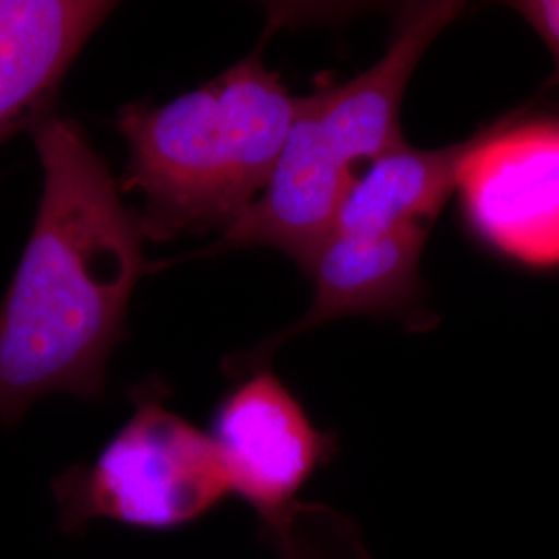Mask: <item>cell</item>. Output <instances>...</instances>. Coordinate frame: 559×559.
I'll return each mask as SVG.
<instances>
[{
	"instance_id": "1",
	"label": "cell",
	"mask_w": 559,
	"mask_h": 559,
	"mask_svg": "<svg viewBox=\"0 0 559 559\" xmlns=\"http://www.w3.org/2000/svg\"><path fill=\"white\" fill-rule=\"evenodd\" d=\"M44 189L17 272L0 305V423L38 400L104 396L106 365L143 260L135 210L83 127L55 110L32 129Z\"/></svg>"
},
{
	"instance_id": "2",
	"label": "cell",
	"mask_w": 559,
	"mask_h": 559,
	"mask_svg": "<svg viewBox=\"0 0 559 559\" xmlns=\"http://www.w3.org/2000/svg\"><path fill=\"white\" fill-rule=\"evenodd\" d=\"M263 46L175 100L120 108L129 147L120 193L140 198L145 240L222 235L265 189L299 96L265 67Z\"/></svg>"
},
{
	"instance_id": "3",
	"label": "cell",
	"mask_w": 559,
	"mask_h": 559,
	"mask_svg": "<svg viewBox=\"0 0 559 559\" xmlns=\"http://www.w3.org/2000/svg\"><path fill=\"white\" fill-rule=\"evenodd\" d=\"M166 396L160 381L135 385L133 415L96 460L55 477L62 531L81 533L96 520L170 531L205 516L230 493L212 436L173 413Z\"/></svg>"
},
{
	"instance_id": "4",
	"label": "cell",
	"mask_w": 559,
	"mask_h": 559,
	"mask_svg": "<svg viewBox=\"0 0 559 559\" xmlns=\"http://www.w3.org/2000/svg\"><path fill=\"white\" fill-rule=\"evenodd\" d=\"M464 216L496 251L559 263V120L510 117L473 135L459 179Z\"/></svg>"
},
{
	"instance_id": "5",
	"label": "cell",
	"mask_w": 559,
	"mask_h": 559,
	"mask_svg": "<svg viewBox=\"0 0 559 559\" xmlns=\"http://www.w3.org/2000/svg\"><path fill=\"white\" fill-rule=\"evenodd\" d=\"M253 367L222 400L212 440L230 493L247 501L274 535L295 520V498L334 454V438L321 433L272 369Z\"/></svg>"
},
{
	"instance_id": "6",
	"label": "cell",
	"mask_w": 559,
	"mask_h": 559,
	"mask_svg": "<svg viewBox=\"0 0 559 559\" xmlns=\"http://www.w3.org/2000/svg\"><path fill=\"white\" fill-rule=\"evenodd\" d=\"M353 168L323 140L302 98L278 164L260 198L233 222L216 242L195 251V258L270 247L307 270L309 261L332 235Z\"/></svg>"
},
{
	"instance_id": "7",
	"label": "cell",
	"mask_w": 559,
	"mask_h": 559,
	"mask_svg": "<svg viewBox=\"0 0 559 559\" xmlns=\"http://www.w3.org/2000/svg\"><path fill=\"white\" fill-rule=\"evenodd\" d=\"M464 11L462 2H417L400 11L394 36L378 62L336 87L302 96L323 140L350 168L402 147L400 106L423 55Z\"/></svg>"
},
{
	"instance_id": "8",
	"label": "cell",
	"mask_w": 559,
	"mask_h": 559,
	"mask_svg": "<svg viewBox=\"0 0 559 559\" xmlns=\"http://www.w3.org/2000/svg\"><path fill=\"white\" fill-rule=\"evenodd\" d=\"M115 9L98 0H0V145L55 110L69 67Z\"/></svg>"
},
{
	"instance_id": "9",
	"label": "cell",
	"mask_w": 559,
	"mask_h": 559,
	"mask_svg": "<svg viewBox=\"0 0 559 559\" xmlns=\"http://www.w3.org/2000/svg\"><path fill=\"white\" fill-rule=\"evenodd\" d=\"M427 237V226L373 237L332 233L305 270L313 280L311 307L293 328L263 344L258 357L328 321L348 316H406L419 299L420 255Z\"/></svg>"
},
{
	"instance_id": "10",
	"label": "cell",
	"mask_w": 559,
	"mask_h": 559,
	"mask_svg": "<svg viewBox=\"0 0 559 559\" xmlns=\"http://www.w3.org/2000/svg\"><path fill=\"white\" fill-rule=\"evenodd\" d=\"M473 138L420 150L404 143L355 175L340 201L334 230L338 235L373 237L438 218L459 189L460 170Z\"/></svg>"
},
{
	"instance_id": "11",
	"label": "cell",
	"mask_w": 559,
	"mask_h": 559,
	"mask_svg": "<svg viewBox=\"0 0 559 559\" xmlns=\"http://www.w3.org/2000/svg\"><path fill=\"white\" fill-rule=\"evenodd\" d=\"M539 34L556 62L554 83L559 85V0H520L510 4Z\"/></svg>"
},
{
	"instance_id": "12",
	"label": "cell",
	"mask_w": 559,
	"mask_h": 559,
	"mask_svg": "<svg viewBox=\"0 0 559 559\" xmlns=\"http://www.w3.org/2000/svg\"><path fill=\"white\" fill-rule=\"evenodd\" d=\"M272 539L278 547L280 559H318L305 543H300L295 531V522L276 531Z\"/></svg>"
}]
</instances>
